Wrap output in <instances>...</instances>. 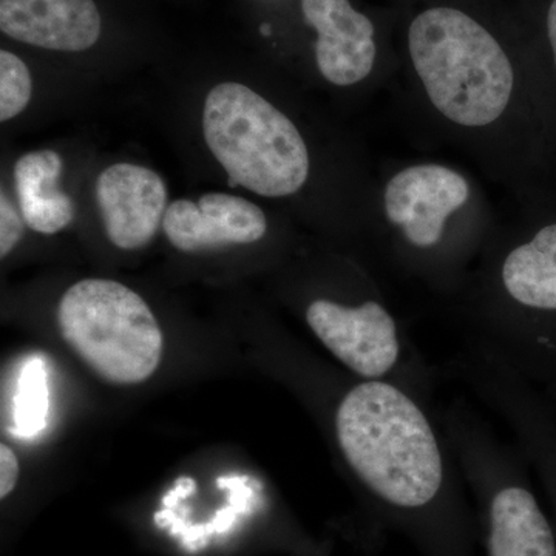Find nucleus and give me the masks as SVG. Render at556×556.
I'll list each match as a JSON object with an SVG mask.
<instances>
[{
	"instance_id": "obj_1",
	"label": "nucleus",
	"mask_w": 556,
	"mask_h": 556,
	"mask_svg": "<svg viewBox=\"0 0 556 556\" xmlns=\"http://www.w3.org/2000/svg\"><path fill=\"white\" fill-rule=\"evenodd\" d=\"M338 438L354 471L388 503L420 507L442 482L438 442L426 416L397 388L362 383L340 405Z\"/></svg>"
},
{
	"instance_id": "obj_2",
	"label": "nucleus",
	"mask_w": 556,
	"mask_h": 556,
	"mask_svg": "<svg viewBox=\"0 0 556 556\" xmlns=\"http://www.w3.org/2000/svg\"><path fill=\"white\" fill-rule=\"evenodd\" d=\"M409 54L434 108L453 123L482 127L503 115L514 68L503 47L455 9H431L413 21Z\"/></svg>"
},
{
	"instance_id": "obj_3",
	"label": "nucleus",
	"mask_w": 556,
	"mask_h": 556,
	"mask_svg": "<svg viewBox=\"0 0 556 556\" xmlns=\"http://www.w3.org/2000/svg\"><path fill=\"white\" fill-rule=\"evenodd\" d=\"M203 131L230 186L274 199L298 192L308 179V149L298 127L243 84L208 91Z\"/></svg>"
},
{
	"instance_id": "obj_4",
	"label": "nucleus",
	"mask_w": 556,
	"mask_h": 556,
	"mask_svg": "<svg viewBox=\"0 0 556 556\" xmlns=\"http://www.w3.org/2000/svg\"><path fill=\"white\" fill-rule=\"evenodd\" d=\"M58 327L70 348L115 386L148 380L163 357V332L141 295L104 278L78 281L62 295Z\"/></svg>"
},
{
	"instance_id": "obj_5",
	"label": "nucleus",
	"mask_w": 556,
	"mask_h": 556,
	"mask_svg": "<svg viewBox=\"0 0 556 556\" xmlns=\"http://www.w3.org/2000/svg\"><path fill=\"white\" fill-rule=\"evenodd\" d=\"M306 320L324 345L364 378H380L396 364V325L379 303L346 308L316 300L306 311Z\"/></svg>"
},
{
	"instance_id": "obj_6",
	"label": "nucleus",
	"mask_w": 556,
	"mask_h": 556,
	"mask_svg": "<svg viewBox=\"0 0 556 556\" xmlns=\"http://www.w3.org/2000/svg\"><path fill=\"white\" fill-rule=\"evenodd\" d=\"M468 200L463 175L438 164L408 167L391 178L386 190L387 217L419 248L437 244L448 215Z\"/></svg>"
},
{
	"instance_id": "obj_7",
	"label": "nucleus",
	"mask_w": 556,
	"mask_h": 556,
	"mask_svg": "<svg viewBox=\"0 0 556 556\" xmlns=\"http://www.w3.org/2000/svg\"><path fill=\"white\" fill-rule=\"evenodd\" d=\"M97 201L109 240L124 251H135L155 237L166 215L167 190L156 172L119 163L98 177Z\"/></svg>"
},
{
	"instance_id": "obj_8",
	"label": "nucleus",
	"mask_w": 556,
	"mask_h": 556,
	"mask_svg": "<svg viewBox=\"0 0 556 556\" xmlns=\"http://www.w3.org/2000/svg\"><path fill=\"white\" fill-rule=\"evenodd\" d=\"M163 229L172 247L190 254L255 243L265 236L268 222L257 204L215 192L201 197L199 203L174 201L167 206Z\"/></svg>"
},
{
	"instance_id": "obj_9",
	"label": "nucleus",
	"mask_w": 556,
	"mask_h": 556,
	"mask_svg": "<svg viewBox=\"0 0 556 556\" xmlns=\"http://www.w3.org/2000/svg\"><path fill=\"white\" fill-rule=\"evenodd\" d=\"M305 21L317 31L316 61L334 86H353L375 67V25L350 0H302Z\"/></svg>"
},
{
	"instance_id": "obj_10",
	"label": "nucleus",
	"mask_w": 556,
	"mask_h": 556,
	"mask_svg": "<svg viewBox=\"0 0 556 556\" xmlns=\"http://www.w3.org/2000/svg\"><path fill=\"white\" fill-rule=\"evenodd\" d=\"M3 35L40 49L86 51L100 39L94 0H0Z\"/></svg>"
},
{
	"instance_id": "obj_11",
	"label": "nucleus",
	"mask_w": 556,
	"mask_h": 556,
	"mask_svg": "<svg viewBox=\"0 0 556 556\" xmlns=\"http://www.w3.org/2000/svg\"><path fill=\"white\" fill-rule=\"evenodd\" d=\"M62 160L54 150L25 153L14 164V182L25 225L35 232H60L75 217V206L60 189Z\"/></svg>"
},
{
	"instance_id": "obj_12",
	"label": "nucleus",
	"mask_w": 556,
	"mask_h": 556,
	"mask_svg": "<svg viewBox=\"0 0 556 556\" xmlns=\"http://www.w3.org/2000/svg\"><path fill=\"white\" fill-rule=\"evenodd\" d=\"M492 556H556L554 535L527 490L497 493L492 504Z\"/></svg>"
},
{
	"instance_id": "obj_13",
	"label": "nucleus",
	"mask_w": 556,
	"mask_h": 556,
	"mask_svg": "<svg viewBox=\"0 0 556 556\" xmlns=\"http://www.w3.org/2000/svg\"><path fill=\"white\" fill-rule=\"evenodd\" d=\"M504 285L517 302L532 308L556 309V225L511 251L503 268Z\"/></svg>"
},
{
	"instance_id": "obj_14",
	"label": "nucleus",
	"mask_w": 556,
	"mask_h": 556,
	"mask_svg": "<svg viewBox=\"0 0 556 556\" xmlns=\"http://www.w3.org/2000/svg\"><path fill=\"white\" fill-rule=\"evenodd\" d=\"M49 415V387L46 365L40 358H33L22 368L14 396V426L16 434L36 437L46 427Z\"/></svg>"
},
{
	"instance_id": "obj_15",
	"label": "nucleus",
	"mask_w": 556,
	"mask_h": 556,
	"mask_svg": "<svg viewBox=\"0 0 556 556\" xmlns=\"http://www.w3.org/2000/svg\"><path fill=\"white\" fill-rule=\"evenodd\" d=\"M30 70L10 51H0V121L13 119L31 100Z\"/></svg>"
},
{
	"instance_id": "obj_16",
	"label": "nucleus",
	"mask_w": 556,
	"mask_h": 556,
	"mask_svg": "<svg viewBox=\"0 0 556 556\" xmlns=\"http://www.w3.org/2000/svg\"><path fill=\"white\" fill-rule=\"evenodd\" d=\"M24 218L2 192L0 197V255L7 257L24 236Z\"/></svg>"
},
{
	"instance_id": "obj_17",
	"label": "nucleus",
	"mask_w": 556,
	"mask_h": 556,
	"mask_svg": "<svg viewBox=\"0 0 556 556\" xmlns=\"http://www.w3.org/2000/svg\"><path fill=\"white\" fill-rule=\"evenodd\" d=\"M20 478V464L13 450L0 445V497H7L13 492Z\"/></svg>"
},
{
	"instance_id": "obj_18",
	"label": "nucleus",
	"mask_w": 556,
	"mask_h": 556,
	"mask_svg": "<svg viewBox=\"0 0 556 556\" xmlns=\"http://www.w3.org/2000/svg\"><path fill=\"white\" fill-rule=\"evenodd\" d=\"M547 35L551 40L552 51H554L555 65H556V0L552 2L551 9L547 14Z\"/></svg>"
}]
</instances>
